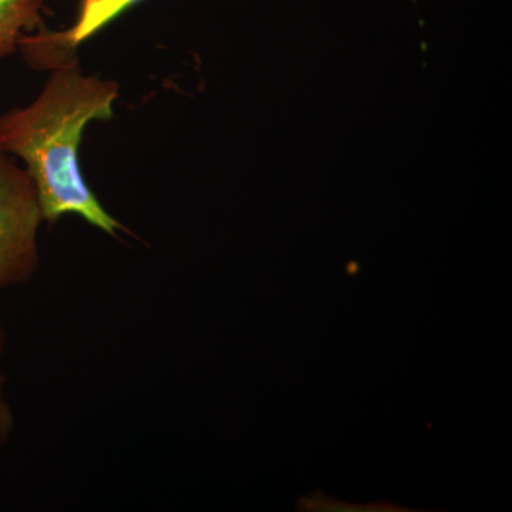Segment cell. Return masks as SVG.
<instances>
[{
	"label": "cell",
	"instance_id": "2",
	"mask_svg": "<svg viewBox=\"0 0 512 512\" xmlns=\"http://www.w3.org/2000/svg\"><path fill=\"white\" fill-rule=\"evenodd\" d=\"M43 222L32 177L0 151V293L35 278L40 266L39 229Z\"/></svg>",
	"mask_w": 512,
	"mask_h": 512
},
{
	"label": "cell",
	"instance_id": "4",
	"mask_svg": "<svg viewBox=\"0 0 512 512\" xmlns=\"http://www.w3.org/2000/svg\"><path fill=\"white\" fill-rule=\"evenodd\" d=\"M43 0H0V59L15 55L20 40L42 28Z\"/></svg>",
	"mask_w": 512,
	"mask_h": 512
},
{
	"label": "cell",
	"instance_id": "5",
	"mask_svg": "<svg viewBox=\"0 0 512 512\" xmlns=\"http://www.w3.org/2000/svg\"><path fill=\"white\" fill-rule=\"evenodd\" d=\"M6 333L3 326L0 325V464H2L3 451L8 446L9 441L12 440L13 433L16 429V416L13 412L12 404L6 394V379L5 372H3V355L6 350Z\"/></svg>",
	"mask_w": 512,
	"mask_h": 512
},
{
	"label": "cell",
	"instance_id": "1",
	"mask_svg": "<svg viewBox=\"0 0 512 512\" xmlns=\"http://www.w3.org/2000/svg\"><path fill=\"white\" fill-rule=\"evenodd\" d=\"M117 97L113 80L60 64L33 103L0 116V151L26 164L45 222L74 214L109 235L123 228L90 190L79 165L84 130L92 121L113 119Z\"/></svg>",
	"mask_w": 512,
	"mask_h": 512
},
{
	"label": "cell",
	"instance_id": "3",
	"mask_svg": "<svg viewBox=\"0 0 512 512\" xmlns=\"http://www.w3.org/2000/svg\"><path fill=\"white\" fill-rule=\"evenodd\" d=\"M140 2L143 0H82L72 28L52 37L59 45L76 49Z\"/></svg>",
	"mask_w": 512,
	"mask_h": 512
}]
</instances>
